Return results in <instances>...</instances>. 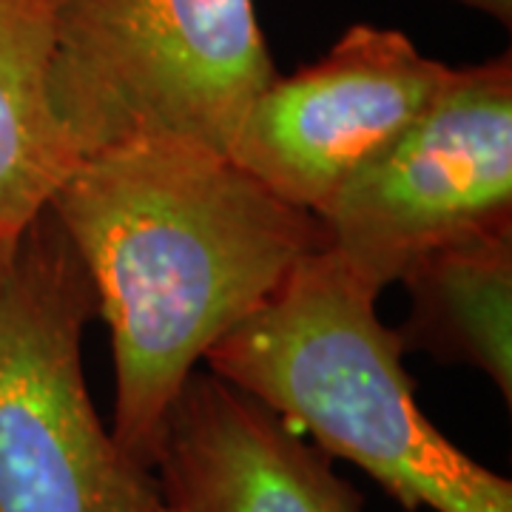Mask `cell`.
Wrapping results in <instances>:
<instances>
[{
	"instance_id": "obj_4",
	"label": "cell",
	"mask_w": 512,
	"mask_h": 512,
	"mask_svg": "<svg viewBox=\"0 0 512 512\" xmlns=\"http://www.w3.org/2000/svg\"><path fill=\"white\" fill-rule=\"evenodd\" d=\"M97 293L46 208L0 276V512H128L131 470L86 390L80 342Z\"/></svg>"
},
{
	"instance_id": "obj_11",
	"label": "cell",
	"mask_w": 512,
	"mask_h": 512,
	"mask_svg": "<svg viewBox=\"0 0 512 512\" xmlns=\"http://www.w3.org/2000/svg\"><path fill=\"white\" fill-rule=\"evenodd\" d=\"M456 3L467 6V9H476V12H484V15H490L498 23L510 26L512 0H456Z\"/></svg>"
},
{
	"instance_id": "obj_6",
	"label": "cell",
	"mask_w": 512,
	"mask_h": 512,
	"mask_svg": "<svg viewBox=\"0 0 512 512\" xmlns=\"http://www.w3.org/2000/svg\"><path fill=\"white\" fill-rule=\"evenodd\" d=\"M450 77L399 29L356 23L328 55L262 89L228 157L276 197L322 214L379 163Z\"/></svg>"
},
{
	"instance_id": "obj_7",
	"label": "cell",
	"mask_w": 512,
	"mask_h": 512,
	"mask_svg": "<svg viewBox=\"0 0 512 512\" xmlns=\"http://www.w3.org/2000/svg\"><path fill=\"white\" fill-rule=\"evenodd\" d=\"M151 476L174 512H365L328 453L211 370L180 390Z\"/></svg>"
},
{
	"instance_id": "obj_2",
	"label": "cell",
	"mask_w": 512,
	"mask_h": 512,
	"mask_svg": "<svg viewBox=\"0 0 512 512\" xmlns=\"http://www.w3.org/2000/svg\"><path fill=\"white\" fill-rule=\"evenodd\" d=\"M404 353L399 330L376 316V296L322 248L205 365L322 453L362 467L404 510L512 512L510 478L421 413Z\"/></svg>"
},
{
	"instance_id": "obj_10",
	"label": "cell",
	"mask_w": 512,
	"mask_h": 512,
	"mask_svg": "<svg viewBox=\"0 0 512 512\" xmlns=\"http://www.w3.org/2000/svg\"><path fill=\"white\" fill-rule=\"evenodd\" d=\"M128 512H174V510L165 504L163 495H160V490H157V484H154V478H151L146 487L137 493V498L131 501Z\"/></svg>"
},
{
	"instance_id": "obj_9",
	"label": "cell",
	"mask_w": 512,
	"mask_h": 512,
	"mask_svg": "<svg viewBox=\"0 0 512 512\" xmlns=\"http://www.w3.org/2000/svg\"><path fill=\"white\" fill-rule=\"evenodd\" d=\"M49 69L52 0H0V276L77 163Z\"/></svg>"
},
{
	"instance_id": "obj_1",
	"label": "cell",
	"mask_w": 512,
	"mask_h": 512,
	"mask_svg": "<svg viewBox=\"0 0 512 512\" xmlns=\"http://www.w3.org/2000/svg\"><path fill=\"white\" fill-rule=\"evenodd\" d=\"M97 293L114 356L111 439L151 476L197 365L325 248L322 220L214 148L148 137L80 157L49 202Z\"/></svg>"
},
{
	"instance_id": "obj_8",
	"label": "cell",
	"mask_w": 512,
	"mask_h": 512,
	"mask_svg": "<svg viewBox=\"0 0 512 512\" xmlns=\"http://www.w3.org/2000/svg\"><path fill=\"white\" fill-rule=\"evenodd\" d=\"M410 313L404 350L487 373L512 402V222L487 225L413 259L399 276Z\"/></svg>"
},
{
	"instance_id": "obj_5",
	"label": "cell",
	"mask_w": 512,
	"mask_h": 512,
	"mask_svg": "<svg viewBox=\"0 0 512 512\" xmlns=\"http://www.w3.org/2000/svg\"><path fill=\"white\" fill-rule=\"evenodd\" d=\"M319 220L328 254L376 299L430 248L512 222L510 52L450 69L402 140Z\"/></svg>"
},
{
	"instance_id": "obj_3",
	"label": "cell",
	"mask_w": 512,
	"mask_h": 512,
	"mask_svg": "<svg viewBox=\"0 0 512 512\" xmlns=\"http://www.w3.org/2000/svg\"><path fill=\"white\" fill-rule=\"evenodd\" d=\"M276 77L254 0H52V109L77 160L148 137L228 154Z\"/></svg>"
}]
</instances>
